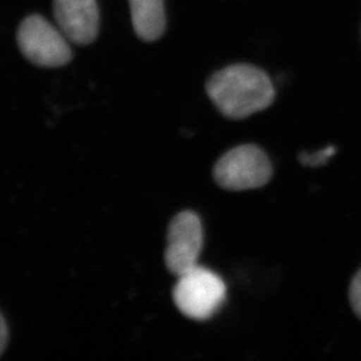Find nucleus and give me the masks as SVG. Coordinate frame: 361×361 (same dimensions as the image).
<instances>
[{"mask_svg":"<svg viewBox=\"0 0 361 361\" xmlns=\"http://www.w3.org/2000/svg\"><path fill=\"white\" fill-rule=\"evenodd\" d=\"M206 92L224 116L247 118L267 109L275 97L273 83L266 73L250 65H234L214 73Z\"/></svg>","mask_w":361,"mask_h":361,"instance_id":"f257e3e1","label":"nucleus"},{"mask_svg":"<svg viewBox=\"0 0 361 361\" xmlns=\"http://www.w3.org/2000/svg\"><path fill=\"white\" fill-rule=\"evenodd\" d=\"M227 288L221 277L212 270L197 266L178 277L173 302L185 317L208 321L225 303Z\"/></svg>","mask_w":361,"mask_h":361,"instance_id":"f03ea898","label":"nucleus"},{"mask_svg":"<svg viewBox=\"0 0 361 361\" xmlns=\"http://www.w3.org/2000/svg\"><path fill=\"white\" fill-rule=\"evenodd\" d=\"M17 41L25 58L39 67L56 68L67 65L73 59L71 41L60 28L39 14H33L21 23Z\"/></svg>","mask_w":361,"mask_h":361,"instance_id":"7ed1b4c3","label":"nucleus"},{"mask_svg":"<svg viewBox=\"0 0 361 361\" xmlns=\"http://www.w3.org/2000/svg\"><path fill=\"white\" fill-rule=\"evenodd\" d=\"M271 174L269 158L256 145H241L229 150L216 161L213 171L220 188L235 192L262 188Z\"/></svg>","mask_w":361,"mask_h":361,"instance_id":"20e7f679","label":"nucleus"},{"mask_svg":"<svg viewBox=\"0 0 361 361\" xmlns=\"http://www.w3.org/2000/svg\"><path fill=\"white\" fill-rule=\"evenodd\" d=\"M204 247V229L195 212L184 211L171 220L167 229L165 264L174 276H181L198 266Z\"/></svg>","mask_w":361,"mask_h":361,"instance_id":"39448f33","label":"nucleus"},{"mask_svg":"<svg viewBox=\"0 0 361 361\" xmlns=\"http://www.w3.org/2000/svg\"><path fill=\"white\" fill-rule=\"evenodd\" d=\"M53 12L60 31L73 44H92L99 35V13L96 0H54Z\"/></svg>","mask_w":361,"mask_h":361,"instance_id":"423d86ee","label":"nucleus"},{"mask_svg":"<svg viewBox=\"0 0 361 361\" xmlns=\"http://www.w3.org/2000/svg\"><path fill=\"white\" fill-rule=\"evenodd\" d=\"M133 30L147 42L158 40L166 27L164 0H129Z\"/></svg>","mask_w":361,"mask_h":361,"instance_id":"0eeeda50","label":"nucleus"},{"mask_svg":"<svg viewBox=\"0 0 361 361\" xmlns=\"http://www.w3.org/2000/svg\"><path fill=\"white\" fill-rule=\"evenodd\" d=\"M350 300L355 314L361 318V270L352 282L350 290Z\"/></svg>","mask_w":361,"mask_h":361,"instance_id":"6e6552de","label":"nucleus"},{"mask_svg":"<svg viewBox=\"0 0 361 361\" xmlns=\"http://www.w3.org/2000/svg\"><path fill=\"white\" fill-rule=\"evenodd\" d=\"M334 150L332 147H327L321 152H316V154H307L303 157V161L309 165H319V164L326 161L329 158L334 154Z\"/></svg>","mask_w":361,"mask_h":361,"instance_id":"1a4fd4ad","label":"nucleus"},{"mask_svg":"<svg viewBox=\"0 0 361 361\" xmlns=\"http://www.w3.org/2000/svg\"><path fill=\"white\" fill-rule=\"evenodd\" d=\"M10 339L8 334V327H7L6 321L1 314V322H0V355H3L6 350L7 341Z\"/></svg>","mask_w":361,"mask_h":361,"instance_id":"9d476101","label":"nucleus"}]
</instances>
